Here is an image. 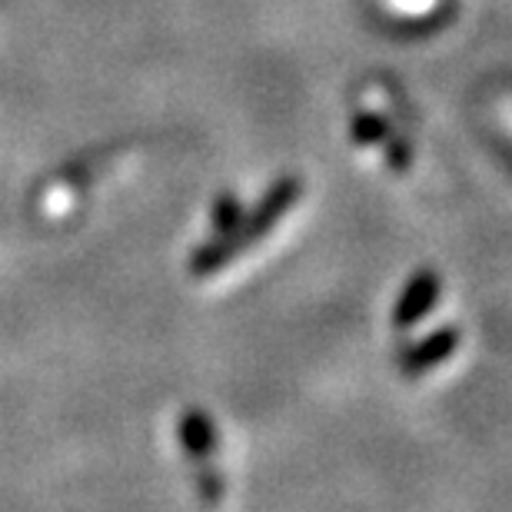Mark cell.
<instances>
[{
  "label": "cell",
  "mask_w": 512,
  "mask_h": 512,
  "mask_svg": "<svg viewBox=\"0 0 512 512\" xmlns=\"http://www.w3.org/2000/svg\"><path fill=\"white\" fill-rule=\"evenodd\" d=\"M300 190H303V187H300V180H296V177L276 183V187L270 190V197H266V200L260 203V210H256L247 223L240 220V227H237V230L227 233V237H223L220 243H213V247L200 250L197 256H193V260H190L193 276H213V273L220 270V266H227L243 247H250L253 240H260L263 233H270V230H273V223L280 220L283 213L290 210L296 200H300Z\"/></svg>",
  "instance_id": "6da1fadb"
},
{
  "label": "cell",
  "mask_w": 512,
  "mask_h": 512,
  "mask_svg": "<svg viewBox=\"0 0 512 512\" xmlns=\"http://www.w3.org/2000/svg\"><path fill=\"white\" fill-rule=\"evenodd\" d=\"M436 300H439V276L429 270L416 273L413 283L406 286V293L399 296V303L393 310V326L396 330H409V326L419 323L429 310H433Z\"/></svg>",
  "instance_id": "7a4b0ae2"
},
{
  "label": "cell",
  "mask_w": 512,
  "mask_h": 512,
  "mask_svg": "<svg viewBox=\"0 0 512 512\" xmlns=\"http://www.w3.org/2000/svg\"><path fill=\"white\" fill-rule=\"evenodd\" d=\"M456 346H459V330H439V333H433L429 340L413 346V350L403 356V373L406 376H419V373L433 370V366L446 363L449 356L456 353Z\"/></svg>",
  "instance_id": "3957f363"
},
{
  "label": "cell",
  "mask_w": 512,
  "mask_h": 512,
  "mask_svg": "<svg viewBox=\"0 0 512 512\" xmlns=\"http://www.w3.org/2000/svg\"><path fill=\"white\" fill-rule=\"evenodd\" d=\"M180 443L187 446L190 456L207 459L217 449V433H213V423L203 413H187L180 419Z\"/></svg>",
  "instance_id": "277c9868"
},
{
  "label": "cell",
  "mask_w": 512,
  "mask_h": 512,
  "mask_svg": "<svg viewBox=\"0 0 512 512\" xmlns=\"http://www.w3.org/2000/svg\"><path fill=\"white\" fill-rule=\"evenodd\" d=\"M353 137H356V143H383L386 140V124L380 117L360 114L353 120Z\"/></svg>",
  "instance_id": "5b68a950"
},
{
  "label": "cell",
  "mask_w": 512,
  "mask_h": 512,
  "mask_svg": "<svg viewBox=\"0 0 512 512\" xmlns=\"http://www.w3.org/2000/svg\"><path fill=\"white\" fill-rule=\"evenodd\" d=\"M240 220H243L240 203L233 197H220V203H217V233H220V237H227V233L237 230Z\"/></svg>",
  "instance_id": "8992f818"
}]
</instances>
